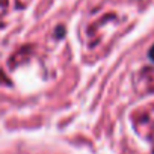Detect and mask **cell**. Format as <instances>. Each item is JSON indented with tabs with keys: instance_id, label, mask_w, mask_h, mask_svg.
Returning <instances> with one entry per match:
<instances>
[{
	"instance_id": "6da1fadb",
	"label": "cell",
	"mask_w": 154,
	"mask_h": 154,
	"mask_svg": "<svg viewBox=\"0 0 154 154\" xmlns=\"http://www.w3.org/2000/svg\"><path fill=\"white\" fill-rule=\"evenodd\" d=\"M116 23V18L113 14H100L95 20L88 23L85 33H83V41L89 48H95L103 44V39L109 33L104 27H112V24Z\"/></svg>"
},
{
	"instance_id": "3957f363",
	"label": "cell",
	"mask_w": 154,
	"mask_h": 154,
	"mask_svg": "<svg viewBox=\"0 0 154 154\" xmlns=\"http://www.w3.org/2000/svg\"><path fill=\"white\" fill-rule=\"evenodd\" d=\"M149 57L154 60V45H152V47H151V50H149Z\"/></svg>"
},
{
	"instance_id": "7a4b0ae2",
	"label": "cell",
	"mask_w": 154,
	"mask_h": 154,
	"mask_svg": "<svg viewBox=\"0 0 154 154\" xmlns=\"http://www.w3.org/2000/svg\"><path fill=\"white\" fill-rule=\"evenodd\" d=\"M17 3V0H0V17L8 14Z\"/></svg>"
}]
</instances>
